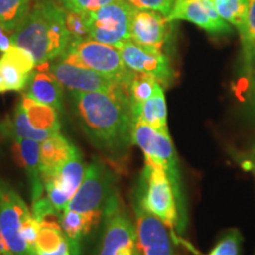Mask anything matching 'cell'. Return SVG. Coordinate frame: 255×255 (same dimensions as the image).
<instances>
[{"label": "cell", "mask_w": 255, "mask_h": 255, "mask_svg": "<svg viewBox=\"0 0 255 255\" xmlns=\"http://www.w3.org/2000/svg\"><path fill=\"white\" fill-rule=\"evenodd\" d=\"M132 143L143 151L145 162L163 168L170 178L175 195H176L181 223H182V227L186 229V200H184L182 183H181L178 158L173 142H171L170 135L159 132L142 121L136 120L132 131Z\"/></svg>", "instance_id": "obj_4"}, {"label": "cell", "mask_w": 255, "mask_h": 255, "mask_svg": "<svg viewBox=\"0 0 255 255\" xmlns=\"http://www.w3.org/2000/svg\"><path fill=\"white\" fill-rule=\"evenodd\" d=\"M0 255H11V253H9L7 250V247H6L4 239H2L1 231H0Z\"/></svg>", "instance_id": "obj_40"}, {"label": "cell", "mask_w": 255, "mask_h": 255, "mask_svg": "<svg viewBox=\"0 0 255 255\" xmlns=\"http://www.w3.org/2000/svg\"><path fill=\"white\" fill-rule=\"evenodd\" d=\"M50 71L57 81L70 91H111L119 87H124L94 70L66 62L62 57H58V59L50 64Z\"/></svg>", "instance_id": "obj_12"}, {"label": "cell", "mask_w": 255, "mask_h": 255, "mask_svg": "<svg viewBox=\"0 0 255 255\" xmlns=\"http://www.w3.org/2000/svg\"><path fill=\"white\" fill-rule=\"evenodd\" d=\"M213 4L226 23L234 25L238 30L242 26L247 13V0H213Z\"/></svg>", "instance_id": "obj_26"}, {"label": "cell", "mask_w": 255, "mask_h": 255, "mask_svg": "<svg viewBox=\"0 0 255 255\" xmlns=\"http://www.w3.org/2000/svg\"><path fill=\"white\" fill-rule=\"evenodd\" d=\"M119 50L128 69L151 76L163 88L170 85L174 79V71L162 50L142 46L131 39L124 41Z\"/></svg>", "instance_id": "obj_9"}, {"label": "cell", "mask_w": 255, "mask_h": 255, "mask_svg": "<svg viewBox=\"0 0 255 255\" xmlns=\"http://www.w3.org/2000/svg\"><path fill=\"white\" fill-rule=\"evenodd\" d=\"M85 171H87V167H85L84 161H83L82 152L77 146H75L70 157L50 177L43 180V182L53 181L70 197H72L83 182Z\"/></svg>", "instance_id": "obj_19"}, {"label": "cell", "mask_w": 255, "mask_h": 255, "mask_svg": "<svg viewBox=\"0 0 255 255\" xmlns=\"http://www.w3.org/2000/svg\"><path fill=\"white\" fill-rule=\"evenodd\" d=\"M170 21L164 14L152 9H133L130 23V39L142 46L162 50L167 43Z\"/></svg>", "instance_id": "obj_14"}, {"label": "cell", "mask_w": 255, "mask_h": 255, "mask_svg": "<svg viewBox=\"0 0 255 255\" xmlns=\"http://www.w3.org/2000/svg\"><path fill=\"white\" fill-rule=\"evenodd\" d=\"M136 202L163 223L170 231L173 241H178L184 229L174 187L163 168L145 162Z\"/></svg>", "instance_id": "obj_3"}, {"label": "cell", "mask_w": 255, "mask_h": 255, "mask_svg": "<svg viewBox=\"0 0 255 255\" xmlns=\"http://www.w3.org/2000/svg\"><path fill=\"white\" fill-rule=\"evenodd\" d=\"M138 250L136 248H124L116 253V255H138Z\"/></svg>", "instance_id": "obj_38"}, {"label": "cell", "mask_w": 255, "mask_h": 255, "mask_svg": "<svg viewBox=\"0 0 255 255\" xmlns=\"http://www.w3.org/2000/svg\"><path fill=\"white\" fill-rule=\"evenodd\" d=\"M76 145L70 143L60 132L49 137L40 144L41 180L50 177L70 157Z\"/></svg>", "instance_id": "obj_17"}, {"label": "cell", "mask_w": 255, "mask_h": 255, "mask_svg": "<svg viewBox=\"0 0 255 255\" xmlns=\"http://www.w3.org/2000/svg\"><path fill=\"white\" fill-rule=\"evenodd\" d=\"M135 120H139L154 128L157 131L169 135L167 122V103H165L164 90L161 84L156 87L154 94L148 100L133 108Z\"/></svg>", "instance_id": "obj_18"}, {"label": "cell", "mask_w": 255, "mask_h": 255, "mask_svg": "<svg viewBox=\"0 0 255 255\" xmlns=\"http://www.w3.org/2000/svg\"><path fill=\"white\" fill-rule=\"evenodd\" d=\"M0 68H1L6 91H21L26 88L31 73L23 71L4 57L0 58Z\"/></svg>", "instance_id": "obj_28"}, {"label": "cell", "mask_w": 255, "mask_h": 255, "mask_svg": "<svg viewBox=\"0 0 255 255\" xmlns=\"http://www.w3.org/2000/svg\"><path fill=\"white\" fill-rule=\"evenodd\" d=\"M64 19L63 7L52 1L38 2L15 28L12 44L30 52L36 65L58 58L71 43Z\"/></svg>", "instance_id": "obj_2"}, {"label": "cell", "mask_w": 255, "mask_h": 255, "mask_svg": "<svg viewBox=\"0 0 255 255\" xmlns=\"http://www.w3.org/2000/svg\"><path fill=\"white\" fill-rule=\"evenodd\" d=\"M64 21L71 43L89 39V13L65 9Z\"/></svg>", "instance_id": "obj_29"}, {"label": "cell", "mask_w": 255, "mask_h": 255, "mask_svg": "<svg viewBox=\"0 0 255 255\" xmlns=\"http://www.w3.org/2000/svg\"><path fill=\"white\" fill-rule=\"evenodd\" d=\"M30 214L25 201L0 180V231L11 255H32L21 235L23 223Z\"/></svg>", "instance_id": "obj_8"}, {"label": "cell", "mask_w": 255, "mask_h": 255, "mask_svg": "<svg viewBox=\"0 0 255 255\" xmlns=\"http://www.w3.org/2000/svg\"><path fill=\"white\" fill-rule=\"evenodd\" d=\"M32 0H0V24L12 33L31 9Z\"/></svg>", "instance_id": "obj_25"}, {"label": "cell", "mask_w": 255, "mask_h": 255, "mask_svg": "<svg viewBox=\"0 0 255 255\" xmlns=\"http://www.w3.org/2000/svg\"><path fill=\"white\" fill-rule=\"evenodd\" d=\"M6 91V88H5V83H4V79H2V73H1V68H0V94H2V92Z\"/></svg>", "instance_id": "obj_41"}, {"label": "cell", "mask_w": 255, "mask_h": 255, "mask_svg": "<svg viewBox=\"0 0 255 255\" xmlns=\"http://www.w3.org/2000/svg\"><path fill=\"white\" fill-rule=\"evenodd\" d=\"M72 100L79 126L92 145L111 159L122 158L132 144L136 122L128 88L72 91Z\"/></svg>", "instance_id": "obj_1"}, {"label": "cell", "mask_w": 255, "mask_h": 255, "mask_svg": "<svg viewBox=\"0 0 255 255\" xmlns=\"http://www.w3.org/2000/svg\"><path fill=\"white\" fill-rule=\"evenodd\" d=\"M251 104L255 111V71L253 73V81H252V88H251Z\"/></svg>", "instance_id": "obj_39"}, {"label": "cell", "mask_w": 255, "mask_h": 255, "mask_svg": "<svg viewBox=\"0 0 255 255\" xmlns=\"http://www.w3.org/2000/svg\"><path fill=\"white\" fill-rule=\"evenodd\" d=\"M65 235L60 227V220H46L39 222V233L36 244L37 253H51L56 252L66 242Z\"/></svg>", "instance_id": "obj_23"}, {"label": "cell", "mask_w": 255, "mask_h": 255, "mask_svg": "<svg viewBox=\"0 0 255 255\" xmlns=\"http://www.w3.org/2000/svg\"><path fill=\"white\" fill-rule=\"evenodd\" d=\"M12 32L8 31L4 25L0 24V52L4 53L13 44H12Z\"/></svg>", "instance_id": "obj_35"}, {"label": "cell", "mask_w": 255, "mask_h": 255, "mask_svg": "<svg viewBox=\"0 0 255 255\" xmlns=\"http://www.w3.org/2000/svg\"><path fill=\"white\" fill-rule=\"evenodd\" d=\"M25 96L39 103L63 110V85L50 71V63L36 65L25 88Z\"/></svg>", "instance_id": "obj_15"}, {"label": "cell", "mask_w": 255, "mask_h": 255, "mask_svg": "<svg viewBox=\"0 0 255 255\" xmlns=\"http://www.w3.org/2000/svg\"><path fill=\"white\" fill-rule=\"evenodd\" d=\"M244 167L247 168L248 170H252L255 175V145L252 149L250 155H248V158H246V161H244Z\"/></svg>", "instance_id": "obj_36"}, {"label": "cell", "mask_w": 255, "mask_h": 255, "mask_svg": "<svg viewBox=\"0 0 255 255\" xmlns=\"http://www.w3.org/2000/svg\"><path fill=\"white\" fill-rule=\"evenodd\" d=\"M97 221L90 215L65 209L60 215V227L68 240L72 255H79L82 239L91 231Z\"/></svg>", "instance_id": "obj_20"}, {"label": "cell", "mask_w": 255, "mask_h": 255, "mask_svg": "<svg viewBox=\"0 0 255 255\" xmlns=\"http://www.w3.org/2000/svg\"><path fill=\"white\" fill-rule=\"evenodd\" d=\"M114 1L116 0H59L63 8L76 12H85V13L97 11L98 8Z\"/></svg>", "instance_id": "obj_31"}, {"label": "cell", "mask_w": 255, "mask_h": 255, "mask_svg": "<svg viewBox=\"0 0 255 255\" xmlns=\"http://www.w3.org/2000/svg\"><path fill=\"white\" fill-rule=\"evenodd\" d=\"M104 232L97 255H116L124 248L137 247L136 226L123 209L117 195L103 216Z\"/></svg>", "instance_id": "obj_10"}, {"label": "cell", "mask_w": 255, "mask_h": 255, "mask_svg": "<svg viewBox=\"0 0 255 255\" xmlns=\"http://www.w3.org/2000/svg\"><path fill=\"white\" fill-rule=\"evenodd\" d=\"M43 183L44 189H46L47 197H49L51 203H52L53 207H55L59 213H63L64 210L66 209V207H68L71 197H70L58 184L53 182V181H45V182Z\"/></svg>", "instance_id": "obj_32"}, {"label": "cell", "mask_w": 255, "mask_h": 255, "mask_svg": "<svg viewBox=\"0 0 255 255\" xmlns=\"http://www.w3.org/2000/svg\"><path fill=\"white\" fill-rule=\"evenodd\" d=\"M137 250L142 255H176L169 229L135 201Z\"/></svg>", "instance_id": "obj_11"}, {"label": "cell", "mask_w": 255, "mask_h": 255, "mask_svg": "<svg viewBox=\"0 0 255 255\" xmlns=\"http://www.w3.org/2000/svg\"><path fill=\"white\" fill-rule=\"evenodd\" d=\"M158 84L159 83L151 76L133 71L131 81L129 83V95L131 98L132 109L148 100L154 94Z\"/></svg>", "instance_id": "obj_27"}, {"label": "cell", "mask_w": 255, "mask_h": 255, "mask_svg": "<svg viewBox=\"0 0 255 255\" xmlns=\"http://www.w3.org/2000/svg\"><path fill=\"white\" fill-rule=\"evenodd\" d=\"M63 59L101 73L111 81L120 83L129 90L133 71L123 63L119 47L92 39L70 43L62 56Z\"/></svg>", "instance_id": "obj_6"}, {"label": "cell", "mask_w": 255, "mask_h": 255, "mask_svg": "<svg viewBox=\"0 0 255 255\" xmlns=\"http://www.w3.org/2000/svg\"><path fill=\"white\" fill-rule=\"evenodd\" d=\"M20 102L23 104L25 111H26L28 121H30L32 127L52 133L59 132L60 121L58 111L56 109H53L50 105L32 100V98L25 95H23Z\"/></svg>", "instance_id": "obj_22"}, {"label": "cell", "mask_w": 255, "mask_h": 255, "mask_svg": "<svg viewBox=\"0 0 255 255\" xmlns=\"http://www.w3.org/2000/svg\"><path fill=\"white\" fill-rule=\"evenodd\" d=\"M2 132L7 135L11 138L13 137H21V138L33 139L37 142H44L49 137L53 136L55 133L45 131V130H39L32 127V124L28 121L27 114L25 111L21 102H19L15 107L14 113L11 119H7L4 123L0 126Z\"/></svg>", "instance_id": "obj_21"}, {"label": "cell", "mask_w": 255, "mask_h": 255, "mask_svg": "<svg viewBox=\"0 0 255 255\" xmlns=\"http://www.w3.org/2000/svg\"><path fill=\"white\" fill-rule=\"evenodd\" d=\"M127 1L137 8L152 9L167 17L170 13L175 0H127Z\"/></svg>", "instance_id": "obj_34"}, {"label": "cell", "mask_w": 255, "mask_h": 255, "mask_svg": "<svg viewBox=\"0 0 255 255\" xmlns=\"http://www.w3.org/2000/svg\"><path fill=\"white\" fill-rule=\"evenodd\" d=\"M38 233H39V222L30 214V216L25 220L21 227V235L24 240L26 241L28 250H30L32 255L36 254V244L38 239Z\"/></svg>", "instance_id": "obj_33"}, {"label": "cell", "mask_w": 255, "mask_h": 255, "mask_svg": "<svg viewBox=\"0 0 255 255\" xmlns=\"http://www.w3.org/2000/svg\"><path fill=\"white\" fill-rule=\"evenodd\" d=\"M242 240L244 239L238 229H231L223 234L207 255H240Z\"/></svg>", "instance_id": "obj_30"}, {"label": "cell", "mask_w": 255, "mask_h": 255, "mask_svg": "<svg viewBox=\"0 0 255 255\" xmlns=\"http://www.w3.org/2000/svg\"><path fill=\"white\" fill-rule=\"evenodd\" d=\"M169 21L187 20L210 34H227L232 28L216 12L213 0H175Z\"/></svg>", "instance_id": "obj_13"}, {"label": "cell", "mask_w": 255, "mask_h": 255, "mask_svg": "<svg viewBox=\"0 0 255 255\" xmlns=\"http://www.w3.org/2000/svg\"><path fill=\"white\" fill-rule=\"evenodd\" d=\"M254 145H255V144H254Z\"/></svg>", "instance_id": "obj_42"}, {"label": "cell", "mask_w": 255, "mask_h": 255, "mask_svg": "<svg viewBox=\"0 0 255 255\" xmlns=\"http://www.w3.org/2000/svg\"><path fill=\"white\" fill-rule=\"evenodd\" d=\"M117 195L113 173L103 162L96 158L87 167L83 182L66 209L90 215L100 222Z\"/></svg>", "instance_id": "obj_5"}, {"label": "cell", "mask_w": 255, "mask_h": 255, "mask_svg": "<svg viewBox=\"0 0 255 255\" xmlns=\"http://www.w3.org/2000/svg\"><path fill=\"white\" fill-rule=\"evenodd\" d=\"M13 154L18 164L26 171L31 187L32 202L40 199L44 183L40 174V144L33 139L13 137Z\"/></svg>", "instance_id": "obj_16"}, {"label": "cell", "mask_w": 255, "mask_h": 255, "mask_svg": "<svg viewBox=\"0 0 255 255\" xmlns=\"http://www.w3.org/2000/svg\"><path fill=\"white\" fill-rule=\"evenodd\" d=\"M71 252H70V247L68 241L64 242V244L60 246L56 252H51V253H37V255H70Z\"/></svg>", "instance_id": "obj_37"}, {"label": "cell", "mask_w": 255, "mask_h": 255, "mask_svg": "<svg viewBox=\"0 0 255 255\" xmlns=\"http://www.w3.org/2000/svg\"><path fill=\"white\" fill-rule=\"evenodd\" d=\"M239 32L244 50L245 69L251 71L255 62V0H247L246 19Z\"/></svg>", "instance_id": "obj_24"}, {"label": "cell", "mask_w": 255, "mask_h": 255, "mask_svg": "<svg viewBox=\"0 0 255 255\" xmlns=\"http://www.w3.org/2000/svg\"><path fill=\"white\" fill-rule=\"evenodd\" d=\"M135 6L116 0L89 13V39L120 47L130 39V23Z\"/></svg>", "instance_id": "obj_7"}]
</instances>
